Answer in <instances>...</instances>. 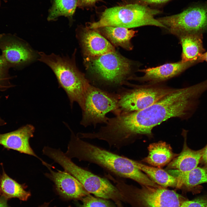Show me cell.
<instances>
[{
    "instance_id": "cell-1",
    "label": "cell",
    "mask_w": 207,
    "mask_h": 207,
    "mask_svg": "<svg viewBox=\"0 0 207 207\" xmlns=\"http://www.w3.org/2000/svg\"><path fill=\"white\" fill-rule=\"evenodd\" d=\"M205 91L200 83L175 89L145 109L109 118L107 129L110 137L116 145L122 147L137 136L151 135L154 127L169 118L188 119L195 111Z\"/></svg>"
},
{
    "instance_id": "cell-2",
    "label": "cell",
    "mask_w": 207,
    "mask_h": 207,
    "mask_svg": "<svg viewBox=\"0 0 207 207\" xmlns=\"http://www.w3.org/2000/svg\"><path fill=\"white\" fill-rule=\"evenodd\" d=\"M71 131L67 150L64 153L68 158L96 164L116 177L130 179L142 185L157 186L135 165L133 160L84 141Z\"/></svg>"
},
{
    "instance_id": "cell-3",
    "label": "cell",
    "mask_w": 207,
    "mask_h": 207,
    "mask_svg": "<svg viewBox=\"0 0 207 207\" xmlns=\"http://www.w3.org/2000/svg\"><path fill=\"white\" fill-rule=\"evenodd\" d=\"M38 53V60L52 70L59 86L66 93L71 106L76 102L83 111L87 91L91 84L85 75L77 68L73 59L53 53L49 55L42 52Z\"/></svg>"
},
{
    "instance_id": "cell-4",
    "label": "cell",
    "mask_w": 207,
    "mask_h": 207,
    "mask_svg": "<svg viewBox=\"0 0 207 207\" xmlns=\"http://www.w3.org/2000/svg\"><path fill=\"white\" fill-rule=\"evenodd\" d=\"M160 12L144 5L126 3L121 0L118 5L105 9L100 14L99 20L89 23L87 28L96 29L113 26L129 28L152 25L166 28L154 17Z\"/></svg>"
},
{
    "instance_id": "cell-5",
    "label": "cell",
    "mask_w": 207,
    "mask_h": 207,
    "mask_svg": "<svg viewBox=\"0 0 207 207\" xmlns=\"http://www.w3.org/2000/svg\"><path fill=\"white\" fill-rule=\"evenodd\" d=\"M87 70L98 81L109 86L126 85L133 77L131 61L115 51L85 60Z\"/></svg>"
},
{
    "instance_id": "cell-6",
    "label": "cell",
    "mask_w": 207,
    "mask_h": 207,
    "mask_svg": "<svg viewBox=\"0 0 207 207\" xmlns=\"http://www.w3.org/2000/svg\"><path fill=\"white\" fill-rule=\"evenodd\" d=\"M49 156L60 165L64 171L75 177L90 193L97 197L111 199L115 202L123 201L119 190L107 179L77 165L60 149H52Z\"/></svg>"
},
{
    "instance_id": "cell-7",
    "label": "cell",
    "mask_w": 207,
    "mask_h": 207,
    "mask_svg": "<svg viewBox=\"0 0 207 207\" xmlns=\"http://www.w3.org/2000/svg\"><path fill=\"white\" fill-rule=\"evenodd\" d=\"M115 183L123 201L136 202L144 207H180L187 200L175 191L162 187L142 185L141 188H137L119 178L116 179Z\"/></svg>"
},
{
    "instance_id": "cell-8",
    "label": "cell",
    "mask_w": 207,
    "mask_h": 207,
    "mask_svg": "<svg viewBox=\"0 0 207 207\" xmlns=\"http://www.w3.org/2000/svg\"><path fill=\"white\" fill-rule=\"evenodd\" d=\"M118 93L107 91L91 85L86 94L80 124L85 127L99 123L106 124L108 118L106 115L111 112L118 113Z\"/></svg>"
},
{
    "instance_id": "cell-9",
    "label": "cell",
    "mask_w": 207,
    "mask_h": 207,
    "mask_svg": "<svg viewBox=\"0 0 207 207\" xmlns=\"http://www.w3.org/2000/svg\"><path fill=\"white\" fill-rule=\"evenodd\" d=\"M171 33L178 37L207 32V1L198 3L181 13L157 19Z\"/></svg>"
},
{
    "instance_id": "cell-10",
    "label": "cell",
    "mask_w": 207,
    "mask_h": 207,
    "mask_svg": "<svg viewBox=\"0 0 207 207\" xmlns=\"http://www.w3.org/2000/svg\"><path fill=\"white\" fill-rule=\"evenodd\" d=\"M132 86V88L121 89L117 93L118 114L145 109L175 89L159 84Z\"/></svg>"
},
{
    "instance_id": "cell-11",
    "label": "cell",
    "mask_w": 207,
    "mask_h": 207,
    "mask_svg": "<svg viewBox=\"0 0 207 207\" xmlns=\"http://www.w3.org/2000/svg\"><path fill=\"white\" fill-rule=\"evenodd\" d=\"M49 171L45 175L54 183L56 190L63 198L67 199L80 200L90 195L83 185L72 175L64 170L54 171L51 165H45Z\"/></svg>"
},
{
    "instance_id": "cell-12",
    "label": "cell",
    "mask_w": 207,
    "mask_h": 207,
    "mask_svg": "<svg viewBox=\"0 0 207 207\" xmlns=\"http://www.w3.org/2000/svg\"><path fill=\"white\" fill-rule=\"evenodd\" d=\"M199 60L195 61L166 63L155 67L139 70L144 73L143 76L132 77L130 80H134L147 84H156L166 81L181 74L190 67L200 62Z\"/></svg>"
},
{
    "instance_id": "cell-13",
    "label": "cell",
    "mask_w": 207,
    "mask_h": 207,
    "mask_svg": "<svg viewBox=\"0 0 207 207\" xmlns=\"http://www.w3.org/2000/svg\"><path fill=\"white\" fill-rule=\"evenodd\" d=\"M34 131L33 126L27 124L15 131L0 134V145L7 149L33 156L43 162L45 161L36 154L29 144V139L33 136Z\"/></svg>"
},
{
    "instance_id": "cell-14",
    "label": "cell",
    "mask_w": 207,
    "mask_h": 207,
    "mask_svg": "<svg viewBox=\"0 0 207 207\" xmlns=\"http://www.w3.org/2000/svg\"><path fill=\"white\" fill-rule=\"evenodd\" d=\"M2 56L7 64L20 65L30 63L39 57L28 44L17 40L8 41L0 45Z\"/></svg>"
},
{
    "instance_id": "cell-15",
    "label": "cell",
    "mask_w": 207,
    "mask_h": 207,
    "mask_svg": "<svg viewBox=\"0 0 207 207\" xmlns=\"http://www.w3.org/2000/svg\"><path fill=\"white\" fill-rule=\"evenodd\" d=\"M184 138L181 152L168 164L166 168L169 173L176 177L197 167L201 160L204 150V147L197 150L191 149L187 145L186 138Z\"/></svg>"
},
{
    "instance_id": "cell-16",
    "label": "cell",
    "mask_w": 207,
    "mask_h": 207,
    "mask_svg": "<svg viewBox=\"0 0 207 207\" xmlns=\"http://www.w3.org/2000/svg\"><path fill=\"white\" fill-rule=\"evenodd\" d=\"M79 36L84 53L87 57L98 56L115 51L112 45L96 29L86 28Z\"/></svg>"
},
{
    "instance_id": "cell-17",
    "label": "cell",
    "mask_w": 207,
    "mask_h": 207,
    "mask_svg": "<svg viewBox=\"0 0 207 207\" xmlns=\"http://www.w3.org/2000/svg\"><path fill=\"white\" fill-rule=\"evenodd\" d=\"M203 35L189 34L179 37L182 49L181 61L185 62L199 60L205 50L203 45Z\"/></svg>"
},
{
    "instance_id": "cell-18",
    "label": "cell",
    "mask_w": 207,
    "mask_h": 207,
    "mask_svg": "<svg viewBox=\"0 0 207 207\" xmlns=\"http://www.w3.org/2000/svg\"><path fill=\"white\" fill-rule=\"evenodd\" d=\"M148 150V155L143 161L158 168L168 164L178 155L174 153L170 145L163 141L150 144Z\"/></svg>"
},
{
    "instance_id": "cell-19",
    "label": "cell",
    "mask_w": 207,
    "mask_h": 207,
    "mask_svg": "<svg viewBox=\"0 0 207 207\" xmlns=\"http://www.w3.org/2000/svg\"><path fill=\"white\" fill-rule=\"evenodd\" d=\"M101 33L114 45L128 50L133 48L131 40L136 31L128 28L113 26H106L95 29Z\"/></svg>"
},
{
    "instance_id": "cell-20",
    "label": "cell",
    "mask_w": 207,
    "mask_h": 207,
    "mask_svg": "<svg viewBox=\"0 0 207 207\" xmlns=\"http://www.w3.org/2000/svg\"><path fill=\"white\" fill-rule=\"evenodd\" d=\"M25 189L23 185L11 178L3 169L2 173L0 175L1 195L7 199L17 198L21 200L26 201L30 196L31 193Z\"/></svg>"
},
{
    "instance_id": "cell-21",
    "label": "cell",
    "mask_w": 207,
    "mask_h": 207,
    "mask_svg": "<svg viewBox=\"0 0 207 207\" xmlns=\"http://www.w3.org/2000/svg\"><path fill=\"white\" fill-rule=\"evenodd\" d=\"M135 165L146 173L153 181L161 187H176L177 178L160 168L148 166L133 160Z\"/></svg>"
},
{
    "instance_id": "cell-22",
    "label": "cell",
    "mask_w": 207,
    "mask_h": 207,
    "mask_svg": "<svg viewBox=\"0 0 207 207\" xmlns=\"http://www.w3.org/2000/svg\"><path fill=\"white\" fill-rule=\"evenodd\" d=\"M177 177L176 188H184L191 190L199 185L207 183V166H197L189 172Z\"/></svg>"
},
{
    "instance_id": "cell-23",
    "label": "cell",
    "mask_w": 207,
    "mask_h": 207,
    "mask_svg": "<svg viewBox=\"0 0 207 207\" xmlns=\"http://www.w3.org/2000/svg\"><path fill=\"white\" fill-rule=\"evenodd\" d=\"M78 0H54L49 11V21H54L63 16L72 19L77 7Z\"/></svg>"
},
{
    "instance_id": "cell-24",
    "label": "cell",
    "mask_w": 207,
    "mask_h": 207,
    "mask_svg": "<svg viewBox=\"0 0 207 207\" xmlns=\"http://www.w3.org/2000/svg\"><path fill=\"white\" fill-rule=\"evenodd\" d=\"M81 200L82 204L79 205L78 207H116L107 199L95 197L90 195L84 197Z\"/></svg>"
},
{
    "instance_id": "cell-25",
    "label": "cell",
    "mask_w": 207,
    "mask_h": 207,
    "mask_svg": "<svg viewBox=\"0 0 207 207\" xmlns=\"http://www.w3.org/2000/svg\"><path fill=\"white\" fill-rule=\"evenodd\" d=\"M180 207H207V196L200 197L192 200H187Z\"/></svg>"
},
{
    "instance_id": "cell-26",
    "label": "cell",
    "mask_w": 207,
    "mask_h": 207,
    "mask_svg": "<svg viewBox=\"0 0 207 207\" xmlns=\"http://www.w3.org/2000/svg\"><path fill=\"white\" fill-rule=\"evenodd\" d=\"M102 0H78L77 7L82 9H89L95 7L96 3Z\"/></svg>"
},
{
    "instance_id": "cell-27",
    "label": "cell",
    "mask_w": 207,
    "mask_h": 207,
    "mask_svg": "<svg viewBox=\"0 0 207 207\" xmlns=\"http://www.w3.org/2000/svg\"><path fill=\"white\" fill-rule=\"evenodd\" d=\"M170 0H136L139 3L144 4H159L166 2Z\"/></svg>"
},
{
    "instance_id": "cell-28",
    "label": "cell",
    "mask_w": 207,
    "mask_h": 207,
    "mask_svg": "<svg viewBox=\"0 0 207 207\" xmlns=\"http://www.w3.org/2000/svg\"><path fill=\"white\" fill-rule=\"evenodd\" d=\"M7 64L3 56H0V80L3 78L4 69Z\"/></svg>"
},
{
    "instance_id": "cell-29",
    "label": "cell",
    "mask_w": 207,
    "mask_h": 207,
    "mask_svg": "<svg viewBox=\"0 0 207 207\" xmlns=\"http://www.w3.org/2000/svg\"><path fill=\"white\" fill-rule=\"evenodd\" d=\"M201 160L205 164V166H207V145L204 147Z\"/></svg>"
},
{
    "instance_id": "cell-30",
    "label": "cell",
    "mask_w": 207,
    "mask_h": 207,
    "mask_svg": "<svg viewBox=\"0 0 207 207\" xmlns=\"http://www.w3.org/2000/svg\"><path fill=\"white\" fill-rule=\"evenodd\" d=\"M8 199L3 196L0 197V207H9L7 203Z\"/></svg>"
},
{
    "instance_id": "cell-31",
    "label": "cell",
    "mask_w": 207,
    "mask_h": 207,
    "mask_svg": "<svg viewBox=\"0 0 207 207\" xmlns=\"http://www.w3.org/2000/svg\"><path fill=\"white\" fill-rule=\"evenodd\" d=\"M199 59L200 62H203L205 61L207 63V51L203 53Z\"/></svg>"
},
{
    "instance_id": "cell-32",
    "label": "cell",
    "mask_w": 207,
    "mask_h": 207,
    "mask_svg": "<svg viewBox=\"0 0 207 207\" xmlns=\"http://www.w3.org/2000/svg\"><path fill=\"white\" fill-rule=\"evenodd\" d=\"M115 203L117 207H123L121 203V201H118L116 202Z\"/></svg>"
},
{
    "instance_id": "cell-33",
    "label": "cell",
    "mask_w": 207,
    "mask_h": 207,
    "mask_svg": "<svg viewBox=\"0 0 207 207\" xmlns=\"http://www.w3.org/2000/svg\"><path fill=\"white\" fill-rule=\"evenodd\" d=\"M49 203H45L43 205H41L39 207H49Z\"/></svg>"
},
{
    "instance_id": "cell-34",
    "label": "cell",
    "mask_w": 207,
    "mask_h": 207,
    "mask_svg": "<svg viewBox=\"0 0 207 207\" xmlns=\"http://www.w3.org/2000/svg\"><path fill=\"white\" fill-rule=\"evenodd\" d=\"M5 123V122L0 117V126L4 124Z\"/></svg>"
},
{
    "instance_id": "cell-35",
    "label": "cell",
    "mask_w": 207,
    "mask_h": 207,
    "mask_svg": "<svg viewBox=\"0 0 207 207\" xmlns=\"http://www.w3.org/2000/svg\"><path fill=\"white\" fill-rule=\"evenodd\" d=\"M2 87H3V86H1V85H0V88H1Z\"/></svg>"
},
{
    "instance_id": "cell-36",
    "label": "cell",
    "mask_w": 207,
    "mask_h": 207,
    "mask_svg": "<svg viewBox=\"0 0 207 207\" xmlns=\"http://www.w3.org/2000/svg\"><path fill=\"white\" fill-rule=\"evenodd\" d=\"M0 195H1V193L0 191Z\"/></svg>"
},
{
    "instance_id": "cell-37",
    "label": "cell",
    "mask_w": 207,
    "mask_h": 207,
    "mask_svg": "<svg viewBox=\"0 0 207 207\" xmlns=\"http://www.w3.org/2000/svg\"><path fill=\"white\" fill-rule=\"evenodd\" d=\"M68 207H72V206H69Z\"/></svg>"
},
{
    "instance_id": "cell-38",
    "label": "cell",
    "mask_w": 207,
    "mask_h": 207,
    "mask_svg": "<svg viewBox=\"0 0 207 207\" xmlns=\"http://www.w3.org/2000/svg\"></svg>"
}]
</instances>
